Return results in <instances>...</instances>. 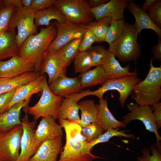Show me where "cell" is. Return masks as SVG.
I'll return each mask as SVG.
<instances>
[{"instance_id": "cell-1", "label": "cell", "mask_w": 161, "mask_h": 161, "mask_svg": "<svg viewBox=\"0 0 161 161\" xmlns=\"http://www.w3.org/2000/svg\"><path fill=\"white\" fill-rule=\"evenodd\" d=\"M57 33L53 22L45 27L41 28L39 32L30 35L24 41L19 48L18 55L31 63L35 72H40L41 64Z\"/></svg>"}, {"instance_id": "cell-2", "label": "cell", "mask_w": 161, "mask_h": 161, "mask_svg": "<svg viewBox=\"0 0 161 161\" xmlns=\"http://www.w3.org/2000/svg\"><path fill=\"white\" fill-rule=\"evenodd\" d=\"M151 59L145 79L136 84L131 94L136 103L152 106L161 99V65L155 67Z\"/></svg>"}, {"instance_id": "cell-3", "label": "cell", "mask_w": 161, "mask_h": 161, "mask_svg": "<svg viewBox=\"0 0 161 161\" xmlns=\"http://www.w3.org/2000/svg\"><path fill=\"white\" fill-rule=\"evenodd\" d=\"M139 33L134 24L126 23L120 36L109 45V51L122 62L136 61L141 55L140 46L137 41Z\"/></svg>"}, {"instance_id": "cell-4", "label": "cell", "mask_w": 161, "mask_h": 161, "mask_svg": "<svg viewBox=\"0 0 161 161\" xmlns=\"http://www.w3.org/2000/svg\"><path fill=\"white\" fill-rule=\"evenodd\" d=\"M58 119L60 125L65 130L66 142L57 161H92L101 158L92 154V150L88 147L89 142H80L74 138L69 127L68 120L60 118Z\"/></svg>"}, {"instance_id": "cell-5", "label": "cell", "mask_w": 161, "mask_h": 161, "mask_svg": "<svg viewBox=\"0 0 161 161\" xmlns=\"http://www.w3.org/2000/svg\"><path fill=\"white\" fill-rule=\"evenodd\" d=\"M63 97L54 94L49 89L46 77L43 82L41 96L34 106L29 105L23 108L24 112L32 115L36 121L40 117L51 116L56 120L59 115V110Z\"/></svg>"}, {"instance_id": "cell-6", "label": "cell", "mask_w": 161, "mask_h": 161, "mask_svg": "<svg viewBox=\"0 0 161 161\" xmlns=\"http://www.w3.org/2000/svg\"><path fill=\"white\" fill-rule=\"evenodd\" d=\"M96 21L88 24L72 22L66 20L62 23L55 21L57 30L56 36L49 46L48 52H54L70 41L83 37L87 30Z\"/></svg>"}, {"instance_id": "cell-7", "label": "cell", "mask_w": 161, "mask_h": 161, "mask_svg": "<svg viewBox=\"0 0 161 161\" xmlns=\"http://www.w3.org/2000/svg\"><path fill=\"white\" fill-rule=\"evenodd\" d=\"M35 11L24 7L15 9L11 18L9 28L17 27V42L19 48L30 35L38 33L34 22Z\"/></svg>"}, {"instance_id": "cell-8", "label": "cell", "mask_w": 161, "mask_h": 161, "mask_svg": "<svg viewBox=\"0 0 161 161\" xmlns=\"http://www.w3.org/2000/svg\"><path fill=\"white\" fill-rule=\"evenodd\" d=\"M54 5L70 22L87 24L95 18L87 0H57Z\"/></svg>"}, {"instance_id": "cell-9", "label": "cell", "mask_w": 161, "mask_h": 161, "mask_svg": "<svg viewBox=\"0 0 161 161\" xmlns=\"http://www.w3.org/2000/svg\"><path fill=\"white\" fill-rule=\"evenodd\" d=\"M142 80L137 75L108 79L98 89L94 91H91L90 95L95 96L100 99L103 97L104 94L107 91L116 90L119 94L118 100L121 106L123 108L126 100L131 95L135 86Z\"/></svg>"}, {"instance_id": "cell-10", "label": "cell", "mask_w": 161, "mask_h": 161, "mask_svg": "<svg viewBox=\"0 0 161 161\" xmlns=\"http://www.w3.org/2000/svg\"><path fill=\"white\" fill-rule=\"evenodd\" d=\"M126 107L130 112L123 117L122 122L125 127L133 120H140L146 130L154 133L157 140V144L160 145V143L159 142L161 140V137L158 132L152 106L131 102L127 104Z\"/></svg>"}, {"instance_id": "cell-11", "label": "cell", "mask_w": 161, "mask_h": 161, "mask_svg": "<svg viewBox=\"0 0 161 161\" xmlns=\"http://www.w3.org/2000/svg\"><path fill=\"white\" fill-rule=\"evenodd\" d=\"M23 129L22 124L7 132L0 131V161H16L19 150Z\"/></svg>"}, {"instance_id": "cell-12", "label": "cell", "mask_w": 161, "mask_h": 161, "mask_svg": "<svg viewBox=\"0 0 161 161\" xmlns=\"http://www.w3.org/2000/svg\"><path fill=\"white\" fill-rule=\"evenodd\" d=\"M41 74L47 73L48 76V84L58 78L66 76V69L63 65L62 48L52 52H48L40 66Z\"/></svg>"}, {"instance_id": "cell-13", "label": "cell", "mask_w": 161, "mask_h": 161, "mask_svg": "<svg viewBox=\"0 0 161 161\" xmlns=\"http://www.w3.org/2000/svg\"><path fill=\"white\" fill-rule=\"evenodd\" d=\"M62 127L52 117L42 118L33 135V143L36 150L43 142L63 135Z\"/></svg>"}, {"instance_id": "cell-14", "label": "cell", "mask_w": 161, "mask_h": 161, "mask_svg": "<svg viewBox=\"0 0 161 161\" xmlns=\"http://www.w3.org/2000/svg\"><path fill=\"white\" fill-rule=\"evenodd\" d=\"M24 112L25 115L21 120L23 129L21 141V151L16 161H28L36 150L33 143V135L36 121L34 120L30 121L28 114Z\"/></svg>"}, {"instance_id": "cell-15", "label": "cell", "mask_w": 161, "mask_h": 161, "mask_svg": "<svg viewBox=\"0 0 161 161\" xmlns=\"http://www.w3.org/2000/svg\"><path fill=\"white\" fill-rule=\"evenodd\" d=\"M90 91L89 89H87L65 97L60 107L58 118L78 124L80 118L79 115L78 102L85 97L90 95Z\"/></svg>"}, {"instance_id": "cell-16", "label": "cell", "mask_w": 161, "mask_h": 161, "mask_svg": "<svg viewBox=\"0 0 161 161\" xmlns=\"http://www.w3.org/2000/svg\"><path fill=\"white\" fill-rule=\"evenodd\" d=\"M31 72H35L33 64L18 55L0 61V78H11Z\"/></svg>"}, {"instance_id": "cell-17", "label": "cell", "mask_w": 161, "mask_h": 161, "mask_svg": "<svg viewBox=\"0 0 161 161\" xmlns=\"http://www.w3.org/2000/svg\"><path fill=\"white\" fill-rule=\"evenodd\" d=\"M129 0H111L98 7L91 9L95 21L106 17L113 21L123 20L124 12L129 1Z\"/></svg>"}, {"instance_id": "cell-18", "label": "cell", "mask_w": 161, "mask_h": 161, "mask_svg": "<svg viewBox=\"0 0 161 161\" xmlns=\"http://www.w3.org/2000/svg\"><path fill=\"white\" fill-rule=\"evenodd\" d=\"M63 135L42 143L28 161H57L58 154L63 150Z\"/></svg>"}, {"instance_id": "cell-19", "label": "cell", "mask_w": 161, "mask_h": 161, "mask_svg": "<svg viewBox=\"0 0 161 161\" xmlns=\"http://www.w3.org/2000/svg\"><path fill=\"white\" fill-rule=\"evenodd\" d=\"M48 84L49 89L54 94L62 97L74 93L79 92L83 89L78 77H60Z\"/></svg>"}, {"instance_id": "cell-20", "label": "cell", "mask_w": 161, "mask_h": 161, "mask_svg": "<svg viewBox=\"0 0 161 161\" xmlns=\"http://www.w3.org/2000/svg\"><path fill=\"white\" fill-rule=\"evenodd\" d=\"M45 74H41L26 84L16 88L8 106L7 110L15 104L22 100H30L34 94L42 92Z\"/></svg>"}, {"instance_id": "cell-21", "label": "cell", "mask_w": 161, "mask_h": 161, "mask_svg": "<svg viewBox=\"0 0 161 161\" xmlns=\"http://www.w3.org/2000/svg\"><path fill=\"white\" fill-rule=\"evenodd\" d=\"M102 65L108 79L120 78L138 75L136 70L132 72L129 71V64L125 67H122L108 49L103 58Z\"/></svg>"}, {"instance_id": "cell-22", "label": "cell", "mask_w": 161, "mask_h": 161, "mask_svg": "<svg viewBox=\"0 0 161 161\" xmlns=\"http://www.w3.org/2000/svg\"><path fill=\"white\" fill-rule=\"evenodd\" d=\"M30 101L24 100L20 101L0 114V131L7 132L17 125L21 124L20 118L21 110L24 106L28 105Z\"/></svg>"}, {"instance_id": "cell-23", "label": "cell", "mask_w": 161, "mask_h": 161, "mask_svg": "<svg viewBox=\"0 0 161 161\" xmlns=\"http://www.w3.org/2000/svg\"><path fill=\"white\" fill-rule=\"evenodd\" d=\"M127 7L134 17L135 20L134 24L139 34L143 29H150L157 34L158 39H161V29L153 22L148 13L143 10L139 4L131 0L129 1Z\"/></svg>"}, {"instance_id": "cell-24", "label": "cell", "mask_w": 161, "mask_h": 161, "mask_svg": "<svg viewBox=\"0 0 161 161\" xmlns=\"http://www.w3.org/2000/svg\"><path fill=\"white\" fill-rule=\"evenodd\" d=\"M99 100L95 122L103 128L105 131L112 129L124 127L122 122L117 120L109 109L107 97Z\"/></svg>"}, {"instance_id": "cell-25", "label": "cell", "mask_w": 161, "mask_h": 161, "mask_svg": "<svg viewBox=\"0 0 161 161\" xmlns=\"http://www.w3.org/2000/svg\"><path fill=\"white\" fill-rule=\"evenodd\" d=\"M15 28H9L0 35V61L18 55L19 48Z\"/></svg>"}, {"instance_id": "cell-26", "label": "cell", "mask_w": 161, "mask_h": 161, "mask_svg": "<svg viewBox=\"0 0 161 161\" xmlns=\"http://www.w3.org/2000/svg\"><path fill=\"white\" fill-rule=\"evenodd\" d=\"M52 20L60 23L66 20L62 12L54 5L45 9L35 12L34 22L37 28L41 26H49Z\"/></svg>"}, {"instance_id": "cell-27", "label": "cell", "mask_w": 161, "mask_h": 161, "mask_svg": "<svg viewBox=\"0 0 161 161\" xmlns=\"http://www.w3.org/2000/svg\"><path fill=\"white\" fill-rule=\"evenodd\" d=\"M41 74L39 72H31L25 73L19 76L11 78H0V95L12 91L24 85Z\"/></svg>"}, {"instance_id": "cell-28", "label": "cell", "mask_w": 161, "mask_h": 161, "mask_svg": "<svg viewBox=\"0 0 161 161\" xmlns=\"http://www.w3.org/2000/svg\"><path fill=\"white\" fill-rule=\"evenodd\" d=\"M78 77L83 89L102 85L108 79L102 65L80 74Z\"/></svg>"}, {"instance_id": "cell-29", "label": "cell", "mask_w": 161, "mask_h": 161, "mask_svg": "<svg viewBox=\"0 0 161 161\" xmlns=\"http://www.w3.org/2000/svg\"><path fill=\"white\" fill-rule=\"evenodd\" d=\"M81 112V118L78 124L81 127L88 126L96 121L98 112V104L92 100L87 99L78 103Z\"/></svg>"}, {"instance_id": "cell-30", "label": "cell", "mask_w": 161, "mask_h": 161, "mask_svg": "<svg viewBox=\"0 0 161 161\" xmlns=\"http://www.w3.org/2000/svg\"><path fill=\"white\" fill-rule=\"evenodd\" d=\"M75 39L62 47L63 56V65L64 69L69 65L79 53L80 43L83 38Z\"/></svg>"}, {"instance_id": "cell-31", "label": "cell", "mask_w": 161, "mask_h": 161, "mask_svg": "<svg viewBox=\"0 0 161 161\" xmlns=\"http://www.w3.org/2000/svg\"><path fill=\"white\" fill-rule=\"evenodd\" d=\"M119 129L120 128L112 129L105 131L96 139L89 142V149L92 150L93 147L96 144L108 142L110 139L113 137L118 136L133 139H136L133 134H127L126 133V132H129V130L119 131Z\"/></svg>"}, {"instance_id": "cell-32", "label": "cell", "mask_w": 161, "mask_h": 161, "mask_svg": "<svg viewBox=\"0 0 161 161\" xmlns=\"http://www.w3.org/2000/svg\"><path fill=\"white\" fill-rule=\"evenodd\" d=\"M113 21L110 17L103 18L97 21L92 27L95 42H102L104 41L106 34L111 22Z\"/></svg>"}, {"instance_id": "cell-33", "label": "cell", "mask_w": 161, "mask_h": 161, "mask_svg": "<svg viewBox=\"0 0 161 161\" xmlns=\"http://www.w3.org/2000/svg\"><path fill=\"white\" fill-rule=\"evenodd\" d=\"M126 24L124 19L112 21L107 31L104 41L110 45L117 40L122 33Z\"/></svg>"}, {"instance_id": "cell-34", "label": "cell", "mask_w": 161, "mask_h": 161, "mask_svg": "<svg viewBox=\"0 0 161 161\" xmlns=\"http://www.w3.org/2000/svg\"><path fill=\"white\" fill-rule=\"evenodd\" d=\"M74 60L75 73H83L92 67L91 59L86 51L79 52Z\"/></svg>"}, {"instance_id": "cell-35", "label": "cell", "mask_w": 161, "mask_h": 161, "mask_svg": "<svg viewBox=\"0 0 161 161\" xmlns=\"http://www.w3.org/2000/svg\"><path fill=\"white\" fill-rule=\"evenodd\" d=\"M104 131L103 128L95 121L82 129L81 133L86 138V141L89 142L97 138Z\"/></svg>"}, {"instance_id": "cell-36", "label": "cell", "mask_w": 161, "mask_h": 161, "mask_svg": "<svg viewBox=\"0 0 161 161\" xmlns=\"http://www.w3.org/2000/svg\"><path fill=\"white\" fill-rule=\"evenodd\" d=\"M107 49L103 46L97 45L92 46L86 50L91 59L92 66L102 65Z\"/></svg>"}, {"instance_id": "cell-37", "label": "cell", "mask_w": 161, "mask_h": 161, "mask_svg": "<svg viewBox=\"0 0 161 161\" xmlns=\"http://www.w3.org/2000/svg\"><path fill=\"white\" fill-rule=\"evenodd\" d=\"M15 8L3 5L0 11V35L9 29L10 21Z\"/></svg>"}, {"instance_id": "cell-38", "label": "cell", "mask_w": 161, "mask_h": 161, "mask_svg": "<svg viewBox=\"0 0 161 161\" xmlns=\"http://www.w3.org/2000/svg\"><path fill=\"white\" fill-rule=\"evenodd\" d=\"M161 146L155 148L151 145L150 149L145 148L142 150V155L137 157V161H161Z\"/></svg>"}, {"instance_id": "cell-39", "label": "cell", "mask_w": 161, "mask_h": 161, "mask_svg": "<svg viewBox=\"0 0 161 161\" xmlns=\"http://www.w3.org/2000/svg\"><path fill=\"white\" fill-rule=\"evenodd\" d=\"M148 14L153 22L161 28V0H157L148 9Z\"/></svg>"}, {"instance_id": "cell-40", "label": "cell", "mask_w": 161, "mask_h": 161, "mask_svg": "<svg viewBox=\"0 0 161 161\" xmlns=\"http://www.w3.org/2000/svg\"><path fill=\"white\" fill-rule=\"evenodd\" d=\"M94 24L87 30L83 35L79 46L80 52L86 51L95 42V37L92 31Z\"/></svg>"}, {"instance_id": "cell-41", "label": "cell", "mask_w": 161, "mask_h": 161, "mask_svg": "<svg viewBox=\"0 0 161 161\" xmlns=\"http://www.w3.org/2000/svg\"><path fill=\"white\" fill-rule=\"evenodd\" d=\"M57 0H32L30 8L35 12L42 10L54 5Z\"/></svg>"}, {"instance_id": "cell-42", "label": "cell", "mask_w": 161, "mask_h": 161, "mask_svg": "<svg viewBox=\"0 0 161 161\" xmlns=\"http://www.w3.org/2000/svg\"><path fill=\"white\" fill-rule=\"evenodd\" d=\"M16 89L0 95V114L7 110L8 104Z\"/></svg>"}, {"instance_id": "cell-43", "label": "cell", "mask_w": 161, "mask_h": 161, "mask_svg": "<svg viewBox=\"0 0 161 161\" xmlns=\"http://www.w3.org/2000/svg\"><path fill=\"white\" fill-rule=\"evenodd\" d=\"M157 130L161 127V103L159 102L152 106Z\"/></svg>"}, {"instance_id": "cell-44", "label": "cell", "mask_w": 161, "mask_h": 161, "mask_svg": "<svg viewBox=\"0 0 161 161\" xmlns=\"http://www.w3.org/2000/svg\"><path fill=\"white\" fill-rule=\"evenodd\" d=\"M153 60H156L161 62V39H158V43L153 46L152 49Z\"/></svg>"}, {"instance_id": "cell-45", "label": "cell", "mask_w": 161, "mask_h": 161, "mask_svg": "<svg viewBox=\"0 0 161 161\" xmlns=\"http://www.w3.org/2000/svg\"><path fill=\"white\" fill-rule=\"evenodd\" d=\"M3 5L13 7L15 9L23 7L21 0H4Z\"/></svg>"}, {"instance_id": "cell-46", "label": "cell", "mask_w": 161, "mask_h": 161, "mask_svg": "<svg viewBox=\"0 0 161 161\" xmlns=\"http://www.w3.org/2000/svg\"><path fill=\"white\" fill-rule=\"evenodd\" d=\"M91 9L98 7L108 2L109 0H87Z\"/></svg>"}, {"instance_id": "cell-47", "label": "cell", "mask_w": 161, "mask_h": 161, "mask_svg": "<svg viewBox=\"0 0 161 161\" xmlns=\"http://www.w3.org/2000/svg\"><path fill=\"white\" fill-rule=\"evenodd\" d=\"M157 0H146L143 4L141 8L145 11L150 7Z\"/></svg>"}, {"instance_id": "cell-48", "label": "cell", "mask_w": 161, "mask_h": 161, "mask_svg": "<svg viewBox=\"0 0 161 161\" xmlns=\"http://www.w3.org/2000/svg\"><path fill=\"white\" fill-rule=\"evenodd\" d=\"M23 7L27 8H30L32 0H21Z\"/></svg>"}, {"instance_id": "cell-49", "label": "cell", "mask_w": 161, "mask_h": 161, "mask_svg": "<svg viewBox=\"0 0 161 161\" xmlns=\"http://www.w3.org/2000/svg\"><path fill=\"white\" fill-rule=\"evenodd\" d=\"M4 0H0V11L3 6Z\"/></svg>"}]
</instances>
